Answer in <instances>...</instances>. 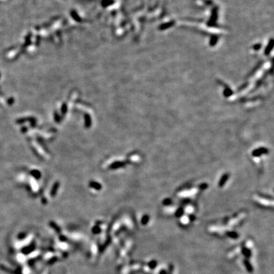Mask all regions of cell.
Wrapping results in <instances>:
<instances>
[{
  "label": "cell",
  "instance_id": "obj_1",
  "mask_svg": "<svg viewBox=\"0 0 274 274\" xmlns=\"http://www.w3.org/2000/svg\"><path fill=\"white\" fill-rule=\"evenodd\" d=\"M243 263L248 272L253 273L254 272V268H253V265H252V264L251 263V262L249 261V260L248 259H244L243 260Z\"/></svg>",
  "mask_w": 274,
  "mask_h": 274
},
{
  "label": "cell",
  "instance_id": "obj_2",
  "mask_svg": "<svg viewBox=\"0 0 274 274\" xmlns=\"http://www.w3.org/2000/svg\"><path fill=\"white\" fill-rule=\"evenodd\" d=\"M241 252H242V254L245 256L246 259H249L252 256V252H251V249H249V248H246V247L242 248Z\"/></svg>",
  "mask_w": 274,
  "mask_h": 274
},
{
  "label": "cell",
  "instance_id": "obj_3",
  "mask_svg": "<svg viewBox=\"0 0 274 274\" xmlns=\"http://www.w3.org/2000/svg\"><path fill=\"white\" fill-rule=\"evenodd\" d=\"M227 235L230 238H231V239H236L239 237V235L236 232H229L227 233Z\"/></svg>",
  "mask_w": 274,
  "mask_h": 274
},
{
  "label": "cell",
  "instance_id": "obj_4",
  "mask_svg": "<svg viewBox=\"0 0 274 274\" xmlns=\"http://www.w3.org/2000/svg\"><path fill=\"white\" fill-rule=\"evenodd\" d=\"M157 265V261L156 260H152L149 263V266L152 269H154Z\"/></svg>",
  "mask_w": 274,
  "mask_h": 274
},
{
  "label": "cell",
  "instance_id": "obj_5",
  "mask_svg": "<svg viewBox=\"0 0 274 274\" xmlns=\"http://www.w3.org/2000/svg\"><path fill=\"white\" fill-rule=\"evenodd\" d=\"M175 266L173 263H170L168 266V269L167 271V274H173Z\"/></svg>",
  "mask_w": 274,
  "mask_h": 274
},
{
  "label": "cell",
  "instance_id": "obj_6",
  "mask_svg": "<svg viewBox=\"0 0 274 274\" xmlns=\"http://www.w3.org/2000/svg\"><path fill=\"white\" fill-rule=\"evenodd\" d=\"M159 274H167V271L164 269H162L161 271L159 272Z\"/></svg>",
  "mask_w": 274,
  "mask_h": 274
}]
</instances>
